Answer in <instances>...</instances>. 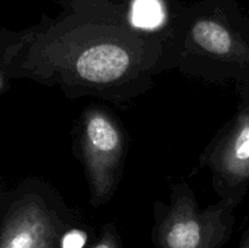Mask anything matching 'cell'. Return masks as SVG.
Segmentation results:
<instances>
[{
    "instance_id": "obj_4",
    "label": "cell",
    "mask_w": 249,
    "mask_h": 248,
    "mask_svg": "<svg viewBox=\"0 0 249 248\" xmlns=\"http://www.w3.org/2000/svg\"><path fill=\"white\" fill-rule=\"evenodd\" d=\"M130 67V56L121 45L99 43L84 49L74 62L80 79L91 84H108L119 79Z\"/></svg>"
},
{
    "instance_id": "obj_8",
    "label": "cell",
    "mask_w": 249,
    "mask_h": 248,
    "mask_svg": "<svg viewBox=\"0 0 249 248\" xmlns=\"http://www.w3.org/2000/svg\"><path fill=\"white\" fill-rule=\"evenodd\" d=\"M85 243V235L78 230L70 231L61 240L62 248H82Z\"/></svg>"
},
{
    "instance_id": "obj_6",
    "label": "cell",
    "mask_w": 249,
    "mask_h": 248,
    "mask_svg": "<svg viewBox=\"0 0 249 248\" xmlns=\"http://www.w3.org/2000/svg\"><path fill=\"white\" fill-rule=\"evenodd\" d=\"M191 38L199 48L212 55L241 63L249 61L248 44L240 40L225 24L216 19L202 18L195 22Z\"/></svg>"
},
{
    "instance_id": "obj_2",
    "label": "cell",
    "mask_w": 249,
    "mask_h": 248,
    "mask_svg": "<svg viewBox=\"0 0 249 248\" xmlns=\"http://www.w3.org/2000/svg\"><path fill=\"white\" fill-rule=\"evenodd\" d=\"M83 148L92 194L96 199L108 196L123 153V139L116 124L102 112L85 117Z\"/></svg>"
},
{
    "instance_id": "obj_3",
    "label": "cell",
    "mask_w": 249,
    "mask_h": 248,
    "mask_svg": "<svg viewBox=\"0 0 249 248\" xmlns=\"http://www.w3.org/2000/svg\"><path fill=\"white\" fill-rule=\"evenodd\" d=\"M57 242L53 218L34 201L14 208L0 229V248H57Z\"/></svg>"
},
{
    "instance_id": "obj_1",
    "label": "cell",
    "mask_w": 249,
    "mask_h": 248,
    "mask_svg": "<svg viewBox=\"0 0 249 248\" xmlns=\"http://www.w3.org/2000/svg\"><path fill=\"white\" fill-rule=\"evenodd\" d=\"M231 230L221 209L199 212L181 197L173 204L158 231L160 248H220Z\"/></svg>"
},
{
    "instance_id": "obj_9",
    "label": "cell",
    "mask_w": 249,
    "mask_h": 248,
    "mask_svg": "<svg viewBox=\"0 0 249 248\" xmlns=\"http://www.w3.org/2000/svg\"><path fill=\"white\" fill-rule=\"evenodd\" d=\"M90 248H119L116 235L112 231H105L99 241Z\"/></svg>"
},
{
    "instance_id": "obj_5",
    "label": "cell",
    "mask_w": 249,
    "mask_h": 248,
    "mask_svg": "<svg viewBox=\"0 0 249 248\" xmlns=\"http://www.w3.org/2000/svg\"><path fill=\"white\" fill-rule=\"evenodd\" d=\"M216 164L231 185L245 184L249 180V105L238 114L218 148Z\"/></svg>"
},
{
    "instance_id": "obj_10",
    "label": "cell",
    "mask_w": 249,
    "mask_h": 248,
    "mask_svg": "<svg viewBox=\"0 0 249 248\" xmlns=\"http://www.w3.org/2000/svg\"><path fill=\"white\" fill-rule=\"evenodd\" d=\"M240 248H249V232L246 235V237L243 238L242 243H241Z\"/></svg>"
},
{
    "instance_id": "obj_7",
    "label": "cell",
    "mask_w": 249,
    "mask_h": 248,
    "mask_svg": "<svg viewBox=\"0 0 249 248\" xmlns=\"http://www.w3.org/2000/svg\"><path fill=\"white\" fill-rule=\"evenodd\" d=\"M162 21L160 6L152 0H142L134 9V23L142 28H152Z\"/></svg>"
}]
</instances>
